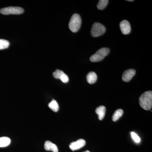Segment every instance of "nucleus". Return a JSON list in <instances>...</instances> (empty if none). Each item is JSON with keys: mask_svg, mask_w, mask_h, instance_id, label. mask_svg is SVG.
<instances>
[{"mask_svg": "<svg viewBox=\"0 0 152 152\" xmlns=\"http://www.w3.org/2000/svg\"><path fill=\"white\" fill-rule=\"evenodd\" d=\"M106 111V107L103 106H100L96 109V113L98 115L99 120L103 119L105 115Z\"/></svg>", "mask_w": 152, "mask_h": 152, "instance_id": "10", "label": "nucleus"}, {"mask_svg": "<svg viewBox=\"0 0 152 152\" xmlns=\"http://www.w3.org/2000/svg\"><path fill=\"white\" fill-rule=\"evenodd\" d=\"M86 144V141L84 140L80 139L77 141L72 142L70 145L69 148L72 151H77L84 146Z\"/></svg>", "mask_w": 152, "mask_h": 152, "instance_id": "6", "label": "nucleus"}, {"mask_svg": "<svg viewBox=\"0 0 152 152\" xmlns=\"http://www.w3.org/2000/svg\"><path fill=\"white\" fill-rule=\"evenodd\" d=\"M45 149L46 151H52L53 152H58V147L56 145L50 141H47L45 143Z\"/></svg>", "mask_w": 152, "mask_h": 152, "instance_id": "9", "label": "nucleus"}, {"mask_svg": "<svg viewBox=\"0 0 152 152\" xmlns=\"http://www.w3.org/2000/svg\"><path fill=\"white\" fill-rule=\"evenodd\" d=\"M127 1H133V0H127Z\"/></svg>", "mask_w": 152, "mask_h": 152, "instance_id": "20", "label": "nucleus"}, {"mask_svg": "<svg viewBox=\"0 0 152 152\" xmlns=\"http://www.w3.org/2000/svg\"><path fill=\"white\" fill-rule=\"evenodd\" d=\"M120 27L122 33L126 35L129 34L131 31L130 24L126 20H124L121 22Z\"/></svg>", "mask_w": 152, "mask_h": 152, "instance_id": "7", "label": "nucleus"}, {"mask_svg": "<svg viewBox=\"0 0 152 152\" xmlns=\"http://www.w3.org/2000/svg\"><path fill=\"white\" fill-rule=\"evenodd\" d=\"M23 9L20 7H8L0 10L1 13L4 15H20L23 13Z\"/></svg>", "mask_w": 152, "mask_h": 152, "instance_id": "5", "label": "nucleus"}, {"mask_svg": "<svg viewBox=\"0 0 152 152\" xmlns=\"http://www.w3.org/2000/svg\"><path fill=\"white\" fill-rule=\"evenodd\" d=\"M110 51V49L108 48H102L98 50L90 58V61L93 62L100 61L109 54Z\"/></svg>", "mask_w": 152, "mask_h": 152, "instance_id": "3", "label": "nucleus"}, {"mask_svg": "<svg viewBox=\"0 0 152 152\" xmlns=\"http://www.w3.org/2000/svg\"><path fill=\"white\" fill-rule=\"evenodd\" d=\"M131 136H132V138L134 140V141L137 143H139L141 141L140 138L136 133L134 132H132L131 133Z\"/></svg>", "mask_w": 152, "mask_h": 152, "instance_id": "17", "label": "nucleus"}, {"mask_svg": "<svg viewBox=\"0 0 152 152\" xmlns=\"http://www.w3.org/2000/svg\"><path fill=\"white\" fill-rule=\"evenodd\" d=\"M83 152H90L89 151H86Z\"/></svg>", "mask_w": 152, "mask_h": 152, "instance_id": "21", "label": "nucleus"}, {"mask_svg": "<svg viewBox=\"0 0 152 152\" xmlns=\"http://www.w3.org/2000/svg\"><path fill=\"white\" fill-rule=\"evenodd\" d=\"M48 106L50 109H51L53 111L57 112L59 110V105L58 103L55 100H53L49 104Z\"/></svg>", "mask_w": 152, "mask_h": 152, "instance_id": "14", "label": "nucleus"}, {"mask_svg": "<svg viewBox=\"0 0 152 152\" xmlns=\"http://www.w3.org/2000/svg\"><path fill=\"white\" fill-rule=\"evenodd\" d=\"M97 80V76L94 72H90L87 76V81L89 83L92 84L95 83Z\"/></svg>", "mask_w": 152, "mask_h": 152, "instance_id": "11", "label": "nucleus"}, {"mask_svg": "<svg viewBox=\"0 0 152 152\" xmlns=\"http://www.w3.org/2000/svg\"><path fill=\"white\" fill-rule=\"evenodd\" d=\"M135 74L136 71L133 69H129L125 71L122 77L123 80L126 82H129Z\"/></svg>", "mask_w": 152, "mask_h": 152, "instance_id": "8", "label": "nucleus"}, {"mask_svg": "<svg viewBox=\"0 0 152 152\" xmlns=\"http://www.w3.org/2000/svg\"><path fill=\"white\" fill-rule=\"evenodd\" d=\"M64 73L63 71L57 69L55 72H54L53 75V77H54L55 78L60 79L61 77Z\"/></svg>", "mask_w": 152, "mask_h": 152, "instance_id": "18", "label": "nucleus"}, {"mask_svg": "<svg viewBox=\"0 0 152 152\" xmlns=\"http://www.w3.org/2000/svg\"><path fill=\"white\" fill-rule=\"evenodd\" d=\"M139 102L142 108L149 110L152 107V92L148 91L144 93L139 99Z\"/></svg>", "mask_w": 152, "mask_h": 152, "instance_id": "1", "label": "nucleus"}, {"mask_svg": "<svg viewBox=\"0 0 152 152\" xmlns=\"http://www.w3.org/2000/svg\"><path fill=\"white\" fill-rule=\"evenodd\" d=\"M109 1L108 0H100L97 4V8L99 10H103L107 5Z\"/></svg>", "mask_w": 152, "mask_h": 152, "instance_id": "15", "label": "nucleus"}, {"mask_svg": "<svg viewBox=\"0 0 152 152\" xmlns=\"http://www.w3.org/2000/svg\"><path fill=\"white\" fill-rule=\"evenodd\" d=\"M81 24L82 19L80 16L79 14H75L71 18L69 23V28L73 32H77L80 28Z\"/></svg>", "mask_w": 152, "mask_h": 152, "instance_id": "2", "label": "nucleus"}, {"mask_svg": "<svg viewBox=\"0 0 152 152\" xmlns=\"http://www.w3.org/2000/svg\"><path fill=\"white\" fill-rule=\"evenodd\" d=\"M10 46L8 41L2 39H0V50L7 48Z\"/></svg>", "mask_w": 152, "mask_h": 152, "instance_id": "16", "label": "nucleus"}, {"mask_svg": "<svg viewBox=\"0 0 152 152\" xmlns=\"http://www.w3.org/2000/svg\"><path fill=\"white\" fill-rule=\"evenodd\" d=\"M11 143V140L8 137H0V148L8 146Z\"/></svg>", "mask_w": 152, "mask_h": 152, "instance_id": "12", "label": "nucleus"}, {"mask_svg": "<svg viewBox=\"0 0 152 152\" xmlns=\"http://www.w3.org/2000/svg\"><path fill=\"white\" fill-rule=\"evenodd\" d=\"M106 28L103 25L99 23H95L93 24L91 30V34L94 37L102 35L106 31Z\"/></svg>", "mask_w": 152, "mask_h": 152, "instance_id": "4", "label": "nucleus"}, {"mask_svg": "<svg viewBox=\"0 0 152 152\" xmlns=\"http://www.w3.org/2000/svg\"><path fill=\"white\" fill-rule=\"evenodd\" d=\"M60 80L64 83H67L69 82V79L68 76L66 74L64 73L60 78Z\"/></svg>", "mask_w": 152, "mask_h": 152, "instance_id": "19", "label": "nucleus"}, {"mask_svg": "<svg viewBox=\"0 0 152 152\" xmlns=\"http://www.w3.org/2000/svg\"><path fill=\"white\" fill-rule=\"evenodd\" d=\"M124 111L122 109H118L115 112L113 116V120L114 121H116L123 115Z\"/></svg>", "mask_w": 152, "mask_h": 152, "instance_id": "13", "label": "nucleus"}]
</instances>
